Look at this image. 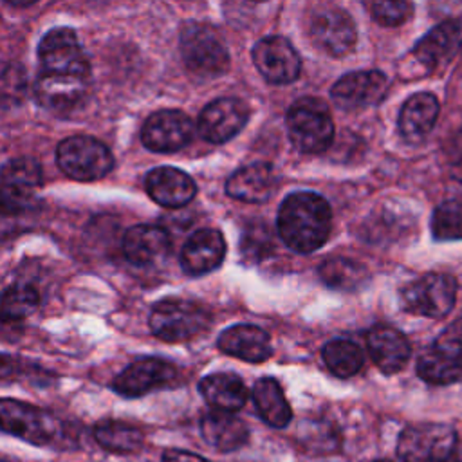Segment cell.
Masks as SVG:
<instances>
[{
    "instance_id": "obj_1",
    "label": "cell",
    "mask_w": 462,
    "mask_h": 462,
    "mask_svg": "<svg viewBox=\"0 0 462 462\" xmlns=\"http://www.w3.org/2000/svg\"><path fill=\"white\" fill-rule=\"evenodd\" d=\"M278 235L296 253H312L330 236L332 209L314 191H294L283 199L278 209Z\"/></svg>"
},
{
    "instance_id": "obj_2",
    "label": "cell",
    "mask_w": 462,
    "mask_h": 462,
    "mask_svg": "<svg viewBox=\"0 0 462 462\" xmlns=\"http://www.w3.org/2000/svg\"><path fill=\"white\" fill-rule=\"evenodd\" d=\"M0 420L5 433H11L29 444L56 449H61L65 442L70 444L67 426L56 415L34 404L5 397L0 402Z\"/></svg>"
},
{
    "instance_id": "obj_3",
    "label": "cell",
    "mask_w": 462,
    "mask_h": 462,
    "mask_svg": "<svg viewBox=\"0 0 462 462\" xmlns=\"http://www.w3.org/2000/svg\"><path fill=\"white\" fill-rule=\"evenodd\" d=\"M287 135L296 150L319 153L332 144L334 121L328 106L318 97L296 99L285 116Z\"/></svg>"
},
{
    "instance_id": "obj_4",
    "label": "cell",
    "mask_w": 462,
    "mask_h": 462,
    "mask_svg": "<svg viewBox=\"0 0 462 462\" xmlns=\"http://www.w3.org/2000/svg\"><path fill=\"white\" fill-rule=\"evenodd\" d=\"M180 54L188 70L202 78L220 76L229 67V52L220 34L202 22H188L182 25Z\"/></svg>"
},
{
    "instance_id": "obj_5",
    "label": "cell",
    "mask_w": 462,
    "mask_h": 462,
    "mask_svg": "<svg viewBox=\"0 0 462 462\" xmlns=\"http://www.w3.org/2000/svg\"><path fill=\"white\" fill-rule=\"evenodd\" d=\"M417 374L430 384L462 383V318L451 321L420 354Z\"/></svg>"
},
{
    "instance_id": "obj_6",
    "label": "cell",
    "mask_w": 462,
    "mask_h": 462,
    "mask_svg": "<svg viewBox=\"0 0 462 462\" xmlns=\"http://www.w3.org/2000/svg\"><path fill=\"white\" fill-rule=\"evenodd\" d=\"M56 162L67 177L87 182L105 177L114 166V157L96 137L70 135L58 144Z\"/></svg>"
},
{
    "instance_id": "obj_7",
    "label": "cell",
    "mask_w": 462,
    "mask_h": 462,
    "mask_svg": "<svg viewBox=\"0 0 462 462\" xmlns=\"http://www.w3.org/2000/svg\"><path fill=\"white\" fill-rule=\"evenodd\" d=\"M457 440L455 430L448 424H413L401 431L397 455L404 462H453Z\"/></svg>"
},
{
    "instance_id": "obj_8",
    "label": "cell",
    "mask_w": 462,
    "mask_h": 462,
    "mask_svg": "<svg viewBox=\"0 0 462 462\" xmlns=\"http://www.w3.org/2000/svg\"><path fill=\"white\" fill-rule=\"evenodd\" d=\"M457 280L446 273L424 274L401 291L402 309L415 316L444 318L457 300Z\"/></svg>"
},
{
    "instance_id": "obj_9",
    "label": "cell",
    "mask_w": 462,
    "mask_h": 462,
    "mask_svg": "<svg viewBox=\"0 0 462 462\" xmlns=\"http://www.w3.org/2000/svg\"><path fill=\"white\" fill-rule=\"evenodd\" d=\"M209 314L186 300H162L150 312V328L162 341L177 343L195 337L209 327Z\"/></svg>"
},
{
    "instance_id": "obj_10",
    "label": "cell",
    "mask_w": 462,
    "mask_h": 462,
    "mask_svg": "<svg viewBox=\"0 0 462 462\" xmlns=\"http://www.w3.org/2000/svg\"><path fill=\"white\" fill-rule=\"evenodd\" d=\"M38 61L42 72L76 76L88 79L90 63L78 34L70 27H54L47 31L38 45Z\"/></svg>"
},
{
    "instance_id": "obj_11",
    "label": "cell",
    "mask_w": 462,
    "mask_h": 462,
    "mask_svg": "<svg viewBox=\"0 0 462 462\" xmlns=\"http://www.w3.org/2000/svg\"><path fill=\"white\" fill-rule=\"evenodd\" d=\"M177 379V366L161 357H141L125 366L112 381L114 392L123 397H141L166 388Z\"/></svg>"
},
{
    "instance_id": "obj_12",
    "label": "cell",
    "mask_w": 462,
    "mask_h": 462,
    "mask_svg": "<svg viewBox=\"0 0 462 462\" xmlns=\"http://www.w3.org/2000/svg\"><path fill=\"white\" fill-rule=\"evenodd\" d=\"M309 34L323 52L334 58L348 54L357 42V31L352 16L336 5L325 7L312 16Z\"/></svg>"
},
{
    "instance_id": "obj_13",
    "label": "cell",
    "mask_w": 462,
    "mask_h": 462,
    "mask_svg": "<svg viewBox=\"0 0 462 462\" xmlns=\"http://www.w3.org/2000/svg\"><path fill=\"white\" fill-rule=\"evenodd\" d=\"M193 137V123L182 112L175 108L157 110L143 125V144L157 153H171L184 148Z\"/></svg>"
},
{
    "instance_id": "obj_14",
    "label": "cell",
    "mask_w": 462,
    "mask_h": 462,
    "mask_svg": "<svg viewBox=\"0 0 462 462\" xmlns=\"http://www.w3.org/2000/svg\"><path fill=\"white\" fill-rule=\"evenodd\" d=\"M253 63L256 70L274 85H285L298 79L301 60L292 43L283 36H265L253 47Z\"/></svg>"
},
{
    "instance_id": "obj_15",
    "label": "cell",
    "mask_w": 462,
    "mask_h": 462,
    "mask_svg": "<svg viewBox=\"0 0 462 462\" xmlns=\"http://www.w3.org/2000/svg\"><path fill=\"white\" fill-rule=\"evenodd\" d=\"M388 92V78L381 70H354L341 76L330 88V97L341 110L374 106Z\"/></svg>"
},
{
    "instance_id": "obj_16",
    "label": "cell",
    "mask_w": 462,
    "mask_h": 462,
    "mask_svg": "<svg viewBox=\"0 0 462 462\" xmlns=\"http://www.w3.org/2000/svg\"><path fill=\"white\" fill-rule=\"evenodd\" d=\"M42 186V168L34 159H11L2 168L0 193L4 213H18L29 208Z\"/></svg>"
},
{
    "instance_id": "obj_17",
    "label": "cell",
    "mask_w": 462,
    "mask_h": 462,
    "mask_svg": "<svg viewBox=\"0 0 462 462\" xmlns=\"http://www.w3.org/2000/svg\"><path fill=\"white\" fill-rule=\"evenodd\" d=\"M249 108L238 97H218L208 103L199 116L200 135L213 144L235 137L247 123Z\"/></svg>"
},
{
    "instance_id": "obj_18",
    "label": "cell",
    "mask_w": 462,
    "mask_h": 462,
    "mask_svg": "<svg viewBox=\"0 0 462 462\" xmlns=\"http://www.w3.org/2000/svg\"><path fill=\"white\" fill-rule=\"evenodd\" d=\"M226 256V240L220 231L204 227L193 231L182 251H180V267L186 274L200 276L215 271Z\"/></svg>"
},
{
    "instance_id": "obj_19",
    "label": "cell",
    "mask_w": 462,
    "mask_h": 462,
    "mask_svg": "<svg viewBox=\"0 0 462 462\" xmlns=\"http://www.w3.org/2000/svg\"><path fill=\"white\" fill-rule=\"evenodd\" d=\"M144 188L153 202L171 209L186 206L197 193L195 180L186 171L173 166L150 170L144 179Z\"/></svg>"
},
{
    "instance_id": "obj_20",
    "label": "cell",
    "mask_w": 462,
    "mask_h": 462,
    "mask_svg": "<svg viewBox=\"0 0 462 462\" xmlns=\"http://www.w3.org/2000/svg\"><path fill=\"white\" fill-rule=\"evenodd\" d=\"M462 45V23L458 20H444L426 32L413 47V58L433 70L449 61Z\"/></svg>"
},
{
    "instance_id": "obj_21",
    "label": "cell",
    "mask_w": 462,
    "mask_h": 462,
    "mask_svg": "<svg viewBox=\"0 0 462 462\" xmlns=\"http://www.w3.org/2000/svg\"><path fill=\"white\" fill-rule=\"evenodd\" d=\"M366 346L375 366L388 375L401 372L411 356L406 336L390 325L372 327L366 334Z\"/></svg>"
},
{
    "instance_id": "obj_22",
    "label": "cell",
    "mask_w": 462,
    "mask_h": 462,
    "mask_svg": "<svg viewBox=\"0 0 462 462\" xmlns=\"http://www.w3.org/2000/svg\"><path fill=\"white\" fill-rule=\"evenodd\" d=\"M439 110V99L431 92H417L410 96L402 103L397 117L401 137L410 144L422 143L433 130Z\"/></svg>"
},
{
    "instance_id": "obj_23",
    "label": "cell",
    "mask_w": 462,
    "mask_h": 462,
    "mask_svg": "<svg viewBox=\"0 0 462 462\" xmlns=\"http://www.w3.org/2000/svg\"><path fill=\"white\" fill-rule=\"evenodd\" d=\"M278 186V175L269 162H253L236 170L226 182L229 197L242 202H265Z\"/></svg>"
},
{
    "instance_id": "obj_24",
    "label": "cell",
    "mask_w": 462,
    "mask_h": 462,
    "mask_svg": "<svg viewBox=\"0 0 462 462\" xmlns=\"http://www.w3.org/2000/svg\"><path fill=\"white\" fill-rule=\"evenodd\" d=\"M217 346L233 357L247 363H263L273 356L271 339L265 330L256 325L238 323L220 332Z\"/></svg>"
},
{
    "instance_id": "obj_25",
    "label": "cell",
    "mask_w": 462,
    "mask_h": 462,
    "mask_svg": "<svg viewBox=\"0 0 462 462\" xmlns=\"http://www.w3.org/2000/svg\"><path fill=\"white\" fill-rule=\"evenodd\" d=\"M88 90V79L76 76H61L40 72L34 83L38 103L54 112L72 110L81 103Z\"/></svg>"
},
{
    "instance_id": "obj_26",
    "label": "cell",
    "mask_w": 462,
    "mask_h": 462,
    "mask_svg": "<svg viewBox=\"0 0 462 462\" xmlns=\"http://www.w3.org/2000/svg\"><path fill=\"white\" fill-rule=\"evenodd\" d=\"M171 240L166 229L152 224H137L123 236V254L134 265H153L166 258Z\"/></svg>"
},
{
    "instance_id": "obj_27",
    "label": "cell",
    "mask_w": 462,
    "mask_h": 462,
    "mask_svg": "<svg viewBox=\"0 0 462 462\" xmlns=\"http://www.w3.org/2000/svg\"><path fill=\"white\" fill-rule=\"evenodd\" d=\"M200 435L217 451L229 453L242 448L249 439V430L242 419L227 411H209L200 420Z\"/></svg>"
},
{
    "instance_id": "obj_28",
    "label": "cell",
    "mask_w": 462,
    "mask_h": 462,
    "mask_svg": "<svg viewBox=\"0 0 462 462\" xmlns=\"http://www.w3.org/2000/svg\"><path fill=\"white\" fill-rule=\"evenodd\" d=\"M199 392L204 401L217 411H238L247 402V388L244 381L227 372L209 374L199 383Z\"/></svg>"
},
{
    "instance_id": "obj_29",
    "label": "cell",
    "mask_w": 462,
    "mask_h": 462,
    "mask_svg": "<svg viewBox=\"0 0 462 462\" xmlns=\"http://www.w3.org/2000/svg\"><path fill=\"white\" fill-rule=\"evenodd\" d=\"M253 401L258 415L273 428H285L292 419V410L283 388L274 377H262L253 386Z\"/></svg>"
},
{
    "instance_id": "obj_30",
    "label": "cell",
    "mask_w": 462,
    "mask_h": 462,
    "mask_svg": "<svg viewBox=\"0 0 462 462\" xmlns=\"http://www.w3.org/2000/svg\"><path fill=\"white\" fill-rule=\"evenodd\" d=\"M94 439L103 449L112 453H121V455L135 453L144 444V435L139 428L123 420H114V419L97 422L94 426Z\"/></svg>"
},
{
    "instance_id": "obj_31",
    "label": "cell",
    "mask_w": 462,
    "mask_h": 462,
    "mask_svg": "<svg viewBox=\"0 0 462 462\" xmlns=\"http://www.w3.org/2000/svg\"><path fill=\"white\" fill-rule=\"evenodd\" d=\"M318 274L325 285L337 291H357L370 278L363 263L350 258H341V256L327 258L319 265Z\"/></svg>"
},
{
    "instance_id": "obj_32",
    "label": "cell",
    "mask_w": 462,
    "mask_h": 462,
    "mask_svg": "<svg viewBox=\"0 0 462 462\" xmlns=\"http://www.w3.org/2000/svg\"><path fill=\"white\" fill-rule=\"evenodd\" d=\"M321 356H323L327 368L341 379L356 375L363 368V363H365L363 350L359 348L357 343H354L350 339L328 341L323 346Z\"/></svg>"
},
{
    "instance_id": "obj_33",
    "label": "cell",
    "mask_w": 462,
    "mask_h": 462,
    "mask_svg": "<svg viewBox=\"0 0 462 462\" xmlns=\"http://www.w3.org/2000/svg\"><path fill=\"white\" fill-rule=\"evenodd\" d=\"M40 303V292L29 283H13L2 294L4 321H16L27 318Z\"/></svg>"
},
{
    "instance_id": "obj_34",
    "label": "cell",
    "mask_w": 462,
    "mask_h": 462,
    "mask_svg": "<svg viewBox=\"0 0 462 462\" xmlns=\"http://www.w3.org/2000/svg\"><path fill=\"white\" fill-rule=\"evenodd\" d=\"M431 233L435 240H462V200H446L431 215Z\"/></svg>"
},
{
    "instance_id": "obj_35",
    "label": "cell",
    "mask_w": 462,
    "mask_h": 462,
    "mask_svg": "<svg viewBox=\"0 0 462 462\" xmlns=\"http://www.w3.org/2000/svg\"><path fill=\"white\" fill-rule=\"evenodd\" d=\"M274 249V240L263 222H251L240 236V254L244 260L260 262Z\"/></svg>"
},
{
    "instance_id": "obj_36",
    "label": "cell",
    "mask_w": 462,
    "mask_h": 462,
    "mask_svg": "<svg viewBox=\"0 0 462 462\" xmlns=\"http://www.w3.org/2000/svg\"><path fill=\"white\" fill-rule=\"evenodd\" d=\"M372 18L384 25V27H397L401 23H404L411 13H413V5L410 2H372L368 5Z\"/></svg>"
},
{
    "instance_id": "obj_37",
    "label": "cell",
    "mask_w": 462,
    "mask_h": 462,
    "mask_svg": "<svg viewBox=\"0 0 462 462\" xmlns=\"http://www.w3.org/2000/svg\"><path fill=\"white\" fill-rule=\"evenodd\" d=\"M162 462H209V460L186 449H166L162 455Z\"/></svg>"
},
{
    "instance_id": "obj_38",
    "label": "cell",
    "mask_w": 462,
    "mask_h": 462,
    "mask_svg": "<svg viewBox=\"0 0 462 462\" xmlns=\"http://www.w3.org/2000/svg\"><path fill=\"white\" fill-rule=\"evenodd\" d=\"M453 462H462V437H458V440H457V448H455Z\"/></svg>"
},
{
    "instance_id": "obj_39",
    "label": "cell",
    "mask_w": 462,
    "mask_h": 462,
    "mask_svg": "<svg viewBox=\"0 0 462 462\" xmlns=\"http://www.w3.org/2000/svg\"><path fill=\"white\" fill-rule=\"evenodd\" d=\"M372 462H392V460H384V458H381V460H372Z\"/></svg>"
}]
</instances>
